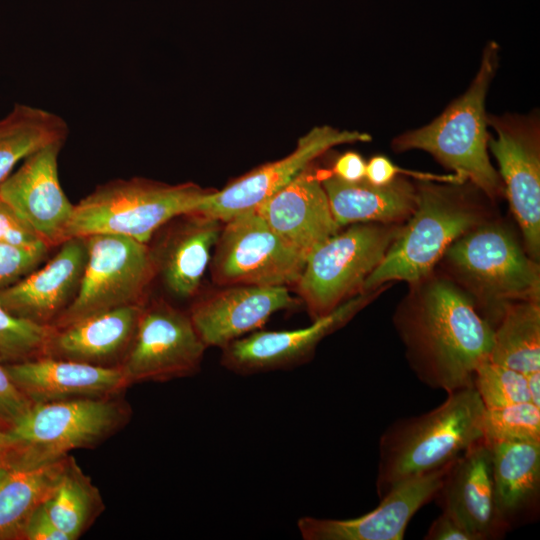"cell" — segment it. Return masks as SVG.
<instances>
[{
    "label": "cell",
    "mask_w": 540,
    "mask_h": 540,
    "mask_svg": "<svg viewBox=\"0 0 540 540\" xmlns=\"http://www.w3.org/2000/svg\"><path fill=\"white\" fill-rule=\"evenodd\" d=\"M44 506L68 540L78 539L104 509L100 491L71 456Z\"/></svg>",
    "instance_id": "f1b7e54d"
},
{
    "label": "cell",
    "mask_w": 540,
    "mask_h": 540,
    "mask_svg": "<svg viewBox=\"0 0 540 540\" xmlns=\"http://www.w3.org/2000/svg\"><path fill=\"white\" fill-rule=\"evenodd\" d=\"M206 348L189 313L165 301H154L143 305L119 367L126 387L188 377L198 372Z\"/></svg>",
    "instance_id": "8fae6325"
},
{
    "label": "cell",
    "mask_w": 540,
    "mask_h": 540,
    "mask_svg": "<svg viewBox=\"0 0 540 540\" xmlns=\"http://www.w3.org/2000/svg\"><path fill=\"white\" fill-rule=\"evenodd\" d=\"M383 288L359 293L305 328L255 331L222 348V365L237 374L285 369L302 364L329 334L344 326Z\"/></svg>",
    "instance_id": "5bb4252c"
},
{
    "label": "cell",
    "mask_w": 540,
    "mask_h": 540,
    "mask_svg": "<svg viewBox=\"0 0 540 540\" xmlns=\"http://www.w3.org/2000/svg\"><path fill=\"white\" fill-rule=\"evenodd\" d=\"M473 384L485 408L531 402L526 375L488 359L477 367Z\"/></svg>",
    "instance_id": "1f68e13d"
},
{
    "label": "cell",
    "mask_w": 540,
    "mask_h": 540,
    "mask_svg": "<svg viewBox=\"0 0 540 540\" xmlns=\"http://www.w3.org/2000/svg\"><path fill=\"white\" fill-rule=\"evenodd\" d=\"M330 172L341 180L358 182L365 179L366 162L360 154L349 151L336 159Z\"/></svg>",
    "instance_id": "f35d334b"
},
{
    "label": "cell",
    "mask_w": 540,
    "mask_h": 540,
    "mask_svg": "<svg viewBox=\"0 0 540 540\" xmlns=\"http://www.w3.org/2000/svg\"><path fill=\"white\" fill-rule=\"evenodd\" d=\"M214 191L191 182L170 185L144 178L113 180L74 205L64 241L118 234L147 244L157 230L196 211Z\"/></svg>",
    "instance_id": "8992f818"
},
{
    "label": "cell",
    "mask_w": 540,
    "mask_h": 540,
    "mask_svg": "<svg viewBox=\"0 0 540 540\" xmlns=\"http://www.w3.org/2000/svg\"><path fill=\"white\" fill-rule=\"evenodd\" d=\"M306 260L256 209H249L223 222L210 270L219 286L287 287L298 281Z\"/></svg>",
    "instance_id": "30bf717a"
},
{
    "label": "cell",
    "mask_w": 540,
    "mask_h": 540,
    "mask_svg": "<svg viewBox=\"0 0 540 540\" xmlns=\"http://www.w3.org/2000/svg\"><path fill=\"white\" fill-rule=\"evenodd\" d=\"M530 400L540 407V371H535L526 375Z\"/></svg>",
    "instance_id": "ab89813d"
},
{
    "label": "cell",
    "mask_w": 540,
    "mask_h": 540,
    "mask_svg": "<svg viewBox=\"0 0 540 540\" xmlns=\"http://www.w3.org/2000/svg\"><path fill=\"white\" fill-rule=\"evenodd\" d=\"M0 243L22 247H50L20 215L0 199Z\"/></svg>",
    "instance_id": "e575fe53"
},
{
    "label": "cell",
    "mask_w": 540,
    "mask_h": 540,
    "mask_svg": "<svg viewBox=\"0 0 540 540\" xmlns=\"http://www.w3.org/2000/svg\"><path fill=\"white\" fill-rule=\"evenodd\" d=\"M400 223H354L338 231L307 257L295 289L313 320L361 293L398 236Z\"/></svg>",
    "instance_id": "ba28073f"
},
{
    "label": "cell",
    "mask_w": 540,
    "mask_h": 540,
    "mask_svg": "<svg viewBox=\"0 0 540 540\" xmlns=\"http://www.w3.org/2000/svg\"><path fill=\"white\" fill-rule=\"evenodd\" d=\"M371 139L365 132L316 126L298 140L289 155L261 165L222 190H215L196 211L225 222L243 211L257 208L330 148Z\"/></svg>",
    "instance_id": "4fadbf2b"
},
{
    "label": "cell",
    "mask_w": 540,
    "mask_h": 540,
    "mask_svg": "<svg viewBox=\"0 0 540 540\" xmlns=\"http://www.w3.org/2000/svg\"><path fill=\"white\" fill-rule=\"evenodd\" d=\"M498 64L499 45L490 41L465 93L429 124L404 132L391 142L396 152L413 149L428 152L442 166L463 181L472 183L491 200L504 192L500 175L488 154L490 134L485 111V99Z\"/></svg>",
    "instance_id": "277c9868"
},
{
    "label": "cell",
    "mask_w": 540,
    "mask_h": 540,
    "mask_svg": "<svg viewBox=\"0 0 540 540\" xmlns=\"http://www.w3.org/2000/svg\"><path fill=\"white\" fill-rule=\"evenodd\" d=\"M143 305L121 306L55 328L45 356L115 366L131 345Z\"/></svg>",
    "instance_id": "603a6c76"
},
{
    "label": "cell",
    "mask_w": 540,
    "mask_h": 540,
    "mask_svg": "<svg viewBox=\"0 0 540 540\" xmlns=\"http://www.w3.org/2000/svg\"><path fill=\"white\" fill-rule=\"evenodd\" d=\"M425 540H476L475 536L450 514L443 512L431 523Z\"/></svg>",
    "instance_id": "74e56055"
},
{
    "label": "cell",
    "mask_w": 540,
    "mask_h": 540,
    "mask_svg": "<svg viewBox=\"0 0 540 540\" xmlns=\"http://www.w3.org/2000/svg\"><path fill=\"white\" fill-rule=\"evenodd\" d=\"M11 466V456L7 449L0 451V486L2 485L5 477Z\"/></svg>",
    "instance_id": "60d3db41"
},
{
    "label": "cell",
    "mask_w": 540,
    "mask_h": 540,
    "mask_svg": "<svg viewBox=\"0 0 540 540\" xmlns=\"http://www.w3.org/2000/svg\"><path fill=\"white\" fill-rule=\"evenodd\" d=\"M68 133V125L59 115L16 105L0 120V185L20 161L51 143L65 142Z\"/></svg>",
    "instance_id": "4316f807"
},
{
    "label": "cell",
    "mask_w": 540,
    "mask_h": 540,
    "mask_svg": "<svg viewBox=\"0 0 540 540\" xmlns=\"http://www.w3.org/2000/svg\"><path fill=\"white\" fill-rule=\"evenodd\" d=\"M451 463L402 482L360 517L306 516L298 520V530L305 540H402L412 517L434 499Z\"/></svg>",
    "instance_id": "9a60e30c"
},
{
    "label": "cell",
    "mask_w": 540,
    "mask_h": 540,
    "mask_svg": "<svg viewBox=\"0 0 540 540\" xmlns=\"http://www.w3.org/2000/svg\"><path fill=\"white\" fill-rule=\"evenodd\" d=\"M25 540H68L50 518L44 503L38 506L27 519L21 534Z\"/></svg>",
    "instance_id": "8d00e7d4"
},
{
    "label": "cell",
    "mask_w": 540,
    "mask_h": 540,
    "mask_svg": "<svg viewBox=\"0 0 540 540\" xmlns=\"http://www.w3.org/2000/svg\"><path fill=\"white\" fill-rule=\"evenodd\" d=\"M41 269L0 291V305L12 315L52 325L75 298L87 261L84 237L63 241Z\"/></svg>",
    "instance_id": "d6986e66"
},
{
    "label": "cell",
    "mask_w": 540,
    "mask_h": 540,
    "mask_svg": "<svg viewBox=\"0 0 540 540\" xmlns=\"http://www.w3.org/2000/svg\"><path fill=\"white\" fill-rule=\"evenodd\" d=\"M416 181L415 210L366 278L361 293L383 288L391 281L413 284L422 280L456 239L487 221L480 200L484 193L472 183Z\"/></svg>",
    "instance_id": "7a4b0ae2"
},
{
    "label": "cell",
    "mask_w": 540,
    "mask_h": 540,
    "mask_svg": "<svg viewBox=\"0 0 540 540\" xmlns=\"http://www.w3.org/2000/svg\"><path fill=\"white\" fill-rule=\"evenodd\" d=\"M485 406L474 386L447 393L421 415L390 424L379 441V499L402 482L438 469L483 438Z\"/></svg>",
    "instance_id": "3957f363"
},
{
    "label": "cell",
    "mask_w": 540,
    "mask_h": 540,
    "mask_svg": "<svg viewBox=\"0 0 540 540\" xmlns=\"http://www.w3.org/2000/svg\"><path fill=\"white\" fill-rule=\"evenodd\" d=\"M197 300L189 316L207 347L224 348L261 328L271 315L299 304L287 287L228 285Z\"/></svg>",
    "instance_id": "ac0fdd59"
},
{
    "label": "cell",
    "mask_w": 540,
    "mask_h": 540,
    "mask_svg": "<svg viewBox=\"0 0 540 540\" xmlns=\"http://www.w3.org/2000/svg\"><path fill=\"white\" fill-rule=\"evenodd\" d=\"M488 360L525 375L540 371L539 301H516L505 306L494 327Z\"/></svg>",
    "instance_id": "83f0119b"
},
{
    "label": "cell",
    "mask_w": 540,
    "mask_h": 540,
    "mask_svg": "<svg viewBox=\"0 0 540 540\" xmlns=\"http://www.w3.org/2000/svg\"><path fill=\"white\" fill-rule=\"evenodd\" d=\"M491 447L497 505L506 523L536 510L540 491V442L497 441Z\"/></svg>",
    "instance_id": "d4e9b609"
},
{
    "label": "cell",
    "mask_w": 540,
    "mask_h": 540,
    "mask_svg": "<svg viewBox=\"0 0 540 540\" xmlns=\"http://www.w3.org/2000/svg\"><path fill=\"white\" fill-rule=\"evenodd\" d=\"M54 331L52 325L16 317L0 305V362L11 364L45 356Z\"/></svg>",
    "instance_id": "f546056e"
},
{
    "label": "cell",
    "mask_w": 540,
    "mask_h": 540,
    "mask_svg": "<svg viewBox=\"0 0 540 540\" xmlns=\"http://www.w3.org/2000/svg\"><path fill=\"white\" fill-rule=\"evenodd\" d=\"M5 367L32 403L114 396L127 388L119 366L40 356Z\"/></svg>",
    "instance_id": "44dd1931"
},
{
    "label": "cell",
    "mask_w": 540,
    "mask_h": 540,
    "mask_svg": "<svg viewBox=\"0 0 540 540\" xmlns=\"http://www.w3.org/2000/svg\"><path fill=\"white\" fill-rule=\"evenodd\" d=\"M8 448V437L5 431L0 428V451Z\"/></svg>",
    "instance_id": "b9f144b4"
},
{
    "label": "cell",
    "mask_w": 540,
    "mask_h": 540,
    "mask_svg": "<svg viewBox=\"0 0 540 540\" xmlns=\"http://www.w3.org/2000/svg\"><path fill=\"white\" fill-rule=\"evenodd\" d=\"M398 176L412 177L416 180H429L447 183H463L455 174L438 175L403 169L384 155H375L366 163L365 179L374 185L382 186L392 182Z\"/></svg>",
    "instance_id": "836d02e7"
},
{
    "label": "cell",
    "mask_w": 540,
    "mask_h": 540,
    "mask_svg": "<svg viewBox=\"0 0 540 540\" xmlns=\"http://www.w3.org/2000/svg\"><path fill=\"white\" fill-rule=\"evenodd\" d=\"M440 261L478 310L484 309L493 327L509 303L540 300L539 265L502 224L485 221L474 227L456 239Z\"/></svg>",
    "instance_id": "5b68a950"
},
{
    "label": "cell",
    "mask_w": 540,
    "mask_h": 540,
    "mask_svg": "<svg viewBox=\"0 0 540 540\" xmlns=\"http://www.w3.org/2000/svg\"><path fill=\"white\" fill-rule=\"evenodd\" d=\"M132 415L119 394L33 403L8 430V449L19 458L43 463L71 450L93 448L123 428Z\"/></svg>",
    "instance_id": "52a82bcc"
},
{
    "label": "cell",
    "mask_w": 540,
    "mask_h": 540,
    "mask_svg": "<svg viewBox=\"0 0 540 540\" xmlns=\"http://www.w3.org/2000/svg\"><path fill=\"white\" fill-rule=\"evenodd\" d=\"M63 143H51L26 157L0 185V199L29 223L50 247L64 241L74 210L58 176V156Z\"/></svg>",
    "instance_id": "2e32d148"
},
{
    "label": "cell",
    "mask_w": 540,
    "mask_h": 540,
    "mask_svg": "<svg viewBox=\"0 0 540 540\" xmlns=\"http://www.w3.org/2000/svg\"><path fill=\"white\" fill-rule=\"evenodd\" d=\"M434 499L476 540L501 538L510 529L497 505L491 447L483 438L452 461Z\"/></svg>",
    "instance_id": "e0dca14e"
},
{
    "label": "cell",
    "mask_w": 540,
    "mask_h": 540,
    "mask_svg": "<svg viewBox=\"0 0 540 540\" xmlns=\"http://www.w3.org/2000/svg\"><path fill=\"white\" fill-rule=\"evenodd\" d=\"M0 362V428L8 430L32 406Z\"/></svg>",
    "instance_id": "d590c367"
},
{
    "label": "cell",
    "mask_w": 540,
    "mask_h": 540,
    "mask_svg": "<svg viewBox=\"0 0 540 540\" xmlns=\"http://www.w3.org/2000/svg\"><path fill=\"white\" fill-rule=\"evenodd\" d=\"M9 452L11 466L0 486V540L21 539L27 519L49 497L69 456L32 463Z\"/></svg>",
    "instance_id": "484cf974"
},
{
    "label": "cell",
    "mask_w": 540,
    "mask_h": 540,
    "mask_svg": "<svg viewBox=\"0 0 540 540\" xmlns=\"http://www.w3.org/2000/svg\"><path fill=\"white\" fill-rule=\"evenodd\" d=\"M50 247L22 248L0 243V291L35 270Z\"/></svg>",
    "instance_id": "d6a6232c"
},
{
    "label": "cell",
    "mask_w": 540,
    "mask_h": 540,
    "mask_svg": "<svg viewBox=\"0 0 540 540\" xmlns=\"http://www.w3.org/2000/svg\"><path fill=\"white\" fill-rule=\"evenodd\" d=\"M411 285L393 319L411 369L424 385L446 393L474 386L492 348L493 325L448 276L431 273Z\"/></svg>",
    "instance_id": "6da1fadb"
},
{
    "label": "cell",
    "mask_w": 540,
    "mask_h": 540,
    "mask_svg": "<svg viewBox=\"0 0 540 540\" xmlns=\"http://www.w3.org/2000/svg\"><path fill=\"white\" fill-rule=\"evenodd\" d=\"M482 430L483 439L488 443L540 442V407L526 401L485 408Z\"/></svg>",
    "instance_id": "4dcf8cb0"
},
{
    "label": "cell",
    "mask_w": 540,
    "mask_h": 540,
    "mask_svg": "<svg viewBox=\"0 0 540 540\" xmlns=\"http://www.w3.org/2000/svg\"><path fill=\"white\" fill-rule=\"evenodd\" d=\"M322 185L336 223H400L407 220L417 204L416 184L405 176L378 186L366 179L347 182L323 171Z\"/></svg>",
    "instance_id": "cb8c5ba5"
},
{
    "label": "cell",
    "mask_w": 540,
    "mask_h": 540,
    "mask_svg": "<svg viewBox=\"0 0 540 540\" xmlns=\"http://www.w3.org/2000/svg\"><path fill=\"white\" fill-rule=\"evenodd\" d=\"M310 165L257 208L266 223L306 257L340 231L322 185Z\"/></svg>",
    "instance_id": "ffe728a7"
},
{
    "label": "cell",
    "mask_w": 540,
    "mask_h": 540,
    "mask_svg": "<svg viewBox=\"0 0 540 540\" xmlns=\"http://www.w3.org/2000/svg\"><path fill=\"white\" fill-rule=\"evenodd\" d=\"M87 261L78 292L52 326H68L121 306L143 304V294L156 267L151 248L118 234L84 237Z\"/></svg>",
    "instance_id": "9c48e42d"
},
{
    "label": "cell",
    "mask_w": 540,
    "mask_h": 540,
    "mask_svg": "<svg viewBox=\"0 0 540 540\" xmlns=\"http://www.w3.org/2000/svg\"><path fill=\"white\" fill-rule=\"evenodd\" d=\"M172 222L151 251L156 273L167 290L187 299L200 287L223 222L198 211L180 215Z\"/></svg>",
    "instance_id": "7402d4cb"
},
{
    "label": "cell",
    "mask_w": 540,
    "mask_h": 540,
    "mask_svg": "<svg viewBox=\"0 0 540 540\" xmlns=\"http://www.w3.org/2000/svg\"><path fill=\"white\" fill-rule=\"evenodd\" d=\"M495 132L488 149L500 169L510 208L520 226L525 251L535 261L540 256V119L529 115L487 114Z\"/></svg>",
    "instance_id": "7c38bea8"
}]
</instances>
